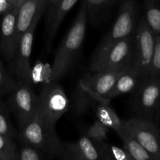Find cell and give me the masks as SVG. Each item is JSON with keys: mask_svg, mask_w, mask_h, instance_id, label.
Here are the masks:
<instances>
[{"mask_svg": "<svg viewBox=\"0 0 160 160\" xmlns=\"http://www.w3.org/2000/svg\"><path fill=\"white\" fill-rule=\"evenodd\" d=\"M87 23V9L83 2L71 28L56 51L48 83L59 81L73 67L84 43Z\"/></svg>", "mask_w": 160, "mask_h": 160, "instance_id": "cell-1", "label": "cell"}, {"mask_svg": "<svg viewBox=\"0 0 160 160\" xmlns=\"http://www.w3.org/2000/svg\"><path fill=\"white\" fill-rule=\"evenodd\" d=\"M17 138L20 143L37 147L54 159L62 158L63 145L56 128L47 125L37 115L30 121L19 126Z\"/></svg>", "mask_w": 160, "mask_h": 160, "instance_id": "cell-2", "label": "cell"}, {"mask_svg": "<svg viewBox=\"0 0 160 160\" xmlns=\"http://www.w3.org/2000/svg\"><path fill=\"white\" fill-rule=\"evenodd\" d=\"M134 35L117 41L102 51L95 52L90 62L91 71L118 70L132 65Z\"/></svg>", "mask_w": 160, "mask_h": 160, "instance_id": "cell-3", "label": "cell"}, {"mask_svg": "<svg viewBox=\"0 0 160 160\" xmlns=\"http://www.w3.org/2000/svg\"><path fill=\"white\" fill-rule=\"evenodd\" d=\"M160 105V78L143 77L138 88L133 92L131 112L134 117L155 122Z\"/></svg>", "mask_w": 160, "mask_h": 160, "instance_id": "cell-4", "label": "cell"}, {"mask_svg": "<svg viewBox=\"0 0 160 160\" xmlns=\"http://www.w3.org/2000/svg\"><path fill=\"white\" fill-rule=\"evenodd\" d=\"M69 98L57 82L45 84L38 95L37 116L48 126L56 128L58 120L69 109Z\"/></svg>", "mask_w": 160, "mask_h": 160, "instance_id": "cell-5", "label": "cell"}, {"mask_svg": "<svg viewBox=\"0 0 160 160\" xmlns=\"http://www.w3.org/2000/svg\"><path fill=\"white\" fill-rule=\"evenodd\" d=\"M156 35L142 16L138 22L134 35L132 66L136 73L142 77L149 74L154 52Z\"/></svg>", "mask_w": 160, "mask_h": 160, "instance_id": "cell-6", "label": "cell"}, {"mask_svg": "<svg viewBox=\"0 0 160 160\" xmlns=\"http://www.w3.org/2000/svg\"><path fill=\"white\" fill-rule=\"evenodd\" d=\"M138 25V6L135 0H124L110 31L106 34L95 52L108 48L117 41L134 34Z\"/></svg>", "mask_w": 160, "mask_h": 160, "instance_id": "cell-7", "label": "cell"}, {"mask_svg": "<svg viewBox=\"0 0 160 160\" xmlns=\"http://www.w3.org/2000/svg\"><path fill=\"white\" fill-rule=\"evenodd\" d=\"M6 104L17 119L19 126H21L38 114V95L34 92L31 84L19 81L15 88L10 92Z\"/></svg>", "mask_w": 160, "mask_h": 160, "instance_id": "cell-8", "label": "cell"}, {"mask_svg": "<svg viewBox=\"0 0 160 160\" xmlns=\"http://www.w3.org/2000/svg\"><path fill=\"white\" fill-rule=\"evenodd\" d=\"M124 130L144 147L152 160H160V129L154 121L132 117L124 120Z\"/></svg>", "mask_w": 160, "mask_h": 160, "instance_id": "cell-9", "label": "cell"}, {"mask_svg": "<svg viewBox=\"0 0 160 160\" xmlns=\"http://www.w3.org/2000/svg\"><path fill=\"white\" fill-rule=\"evenodd\" d=\"M45 10V9L40 11L37 14L31 26L21 36L17 43L15 53L11 62L14 73L17 75L20 81L29 84H31L32 81L30 59H31V51H32L34 32L36 31L38 23Z\"/></svg>", "mask_w": 160, "mask_h": 160, "instance_id": "cell-10", "label": "cell"}, {"mask_svg": "<svg viewBox=\"0 0 160 160\" xmlns=\"http://www.w3.org/2000/svg\"><path fill=\"white\" fill-rule=\"evenodd\" d=\"M128 67L118 70L92 72L80 79L78 84L93 97L95 102L109 103L106 99V95L112 88L120 74Z\"/></svg>", "mask_w": 160, "mask_h": 160, "instance_id": "cell-11", "label": "cell"}, {"mask_svg": "<svg viewBox=\"0 0 160 160\" xmlns=\"http://www.w3.org/2000/svg\"><path fill=\"white\" fill-rule=\"evenodd\" d=\"M17 6L3 15L0 31V52L9 62H12L17 48L16 21Z\"/></svg>", "mask_w": 160, "mask_h": 160, "instance_id": "cell-12", "label": "cell"}, {"mask_svg": "<svg viewBox=\"0 0 160 160\" xmlns=\"http://www.w3.org/2000/svg\"><path fill=\"white\" fill-rule=\"evenodd\" d=\"M63 150L61 159L97 160L99 159L98 146L87 136H82L75 142H62Z\"/></svg>", "mask_w": 160, "mask_h": 160, "instance_id": "cell-13", "label": "cell"}, {"mask_svg": "<svg viewBox=\"0 0 160 160\" xmlns=\"http://www.w3.org/2000/svg\"><path fill=\"white\" fill-rule=\"evenodd\" d=\"M48 0H27L17 6L16 21V42L19 40L29 28L34 17L40 11L46 9Z\"/></svg>", "mask_w": 160, "mask_h": 160, "instance_id": "cell-14", "label": "cell"}, {"mask_svg": "<svg viewBox=\"0 0 160 160\" xmlns=\"http://www.w3.org/2000/svg\"><path fill=\"white\" fill-rule=\"evenodd\" d=\"M143 77L136 73L133 66H130L120 74L110 92L106 95V99L110 102L111 99L125 94L133 93L140 84Z\"/></svg>", "mask_w": 160, "mask_h": 160, "instance_id": "cell-15", "label": "cell"}, {"mask_svg": "<svg viewBox=\"0 0 160 160\" xmlns=\"http://www.w3.org/2000/svg\"><path fill=\"white\" fill-rule=\"evenodd\" d=\"M78 1V0H61L56 6H52L47 33L46 48L48 50L50 49V47L62 20L65 18V16L74 6Z\"/></svg>", "mask_w": 160, "mask_h": 160, "instance_id": "cell-16", "label": "cell"}, {"mask_svg": "<svg viewBox=\"0 0 160 160\" xmlns=\"http://www.w3.org/2000/svg\"><path fill=\"white\" fill-rule=\"evenodd\" d=\"M97 119L107 128L115 131L119 136L124 131V120L119 117L109 103L95 102L93 105Z\"/></svg>", "mask_w": 160, "mask_h": 160, "instance_id": "cell-17", "label": "cell"}, {"mask_svg": "<svg viewBox=\"0 0 160 160\" xmlns=\"http://www.w3.org/2000/svg\"><path fill=\"white\" fill-rule=\"evenodd\" d=\"M119 137L123 142V148L129 153L133 160H152V158L144 147L125 130Z\"/></svg>", "mask_w": 160, "mask_h": 160, "instance_id": "cell-18", "label": "cell"}, {"mask_svg": "<svg viewBox=\"0 0 160 160\" xmlns=\"http://www.w3.org/2000/svg\"><path fill=\"white\" fill-rule=\"evenodd\" d=\"M148 26L160 34V0H144V15Z\"/></svg>", "mask_w": 160, "mask_h": 160, "instance_id": "cell-19", "label": "cell"}, {"mask_svg": "<svg viewBox=\"0 0 160 160\" xmlns=\"http://www.w3.org/2000/svg\"><path fill=\"white\" fill-rule=\"evenodd\" d=\"M98 146L99 159L102 160H133L124 148L111 145L106 142L96 144Z\"/></svg>", "mask_w": 160, "mask_h": 160, "instance_id": "cell-20", "label": "cell"}, {"mask_svg": "<svg viewBox=\"0 0 160 160\" xmlns=\"http://www.w3.org/2000/svg\"><path fill=\"white\" fill-rule=\"evenodd\" d=\"M117 0H84L87 9L88 20L91 23L98 21L106 11Z\"/></svg>", "mask_w": 160, "mask_h": 160, "instance_id": "cell-21", "label": "cell"}, {"mask_svg": "<svg viewBox=\"0 0 160 160\" xmlns=\"http://www.w3.org/2000/svg\"><path fill=\"white\" fill-rule=\"evenodd\" d=\"M95 100L79 84L73 95V111L77 115H81L92 107Z\"/></svg>", "mask_w": 160, "mask_h": 160, "instance_id": "cell-22", "label": "cell"}, {"mask_svg": "<svg viewBox=\"0 0 160 160\" xmlns=\"http://www.w3.org/2000/svg\"><path fill=\"white\" fill-rule=\"evenodd\" d=\"M54 158L33 145L21 143L16 151V160H46Z\"/></svg>", "mask_w": 160, "mask_h": 160, "instance_id": "cell-23", "label": "cell"}, {"mask_svg": "<svg viewBox=\"0 0 160 160\" xmlns=\"http://www.w3.org/2000/svg\"><path fill=\"white\" fill-rule=\"evenodd\" d=\"M0 134L14 139L17 137V131L10 119V110L7 104L0 101Z\"/></svg>", "mask_w": 160, "mask_h": 160, "instance_id": "cell-24", "label": "cell"}, {"mask_svg": "<svg viewBox=\"0 0 160 160\" xmlns=\"http://www.w3.org/2000/svg\"><path fill=\"white\" fill-rule=\"evenodd\" d=\"M109 131V128L97 119L91 126L86 128L84 135L95 144H99L107 140Z\"/></svg>", "mask_w": 160, "mask_h": 160, "instance_id": "cell-25", "label": "cell"}, {"mask_svg": "<svg viewBox=\"0 0 160 160\" xmlns=\"http://www.w3.org/2000/svg\"><path fill=\"white\" fill-rule=\"evenodd\" d=\"M17 148L14 140L0 134V157L2 160H16Z\"/></svg>", "mask_w": 160, "mask_h": 160, "instance_id": "cell-26", "label": "cell"}, {"mask_svg": "<svg viewBox=\"0 0 160 160\" xmlns=\"http://www.w3.org/2000/svg\"><path fill=\"white\" fill-rule=\"evenodd\" d=\"M19 81H14L5 68L2 62L0 60V97L10 93L17 85Z\"/></svg>", "mask_w": 160, "mask_h": 160, "instance_id": "cell-27", "label": "cell"}, {"mask_svg": "<svg viewBox=\"0 0 160 160\" xmlns=\"http://www.w3.org/2000/svg\"><path fill=\"white\" fill-rule=\"evenodd\" d=\"M148 75L160 78V34L156 35L154 52Z\"/></svg>", "mask_w": 160, "mask_h": 160, "instance_id": "cell-28", "label": "cell"}, {"mask_svg": "<svg viewBox=\"0 0 160 160\" xmlns=\"http://www.w3.org/2000/svg\"><path fill=\"white\" fill-rule=\"evenodd\" d=\"M16 7L15 5L9 0H0V14L4 15Z\"/></svg>", "mask_w": 160, "mask_h": 160, "instance_id": "cell-29", "label": "cell"}, {"mask_svg": "<svg viewBox=\"0 0 160 160\" xmlns=\"http://www.w3.org/2000/svg\"><path fill=\"white\" fill-rule=\"evenodd\" d=\"M155 123H156L158 126L160 127V105H159V109H158L157 112H156V119H155Z\"/></svg>", "mask_w": 160, "mask_h": 160, "instance_id": "cell-30", "label": "cell"}, {"mask_svg": "<svg viewBox=\"0 0 160 160\" xmlns=\"http://www.w3.org/2000/svg\"><path fill=\"white\" fill-rule=\"evenodd\" d=\"M61 0H48V3L49 2L50 4L52 5V6H56L57 3H59Z\"/></svg>", "mask_w": 160, "mask_h": 160, "instance_id": "cell-31", "label": "cell"}, {"mask_svg": "<svg viewBox=\"0 0 160 160\" xmlns=\"http://www.w3.org/2000/svg\"><path fill=\"white\" fill-rule=\"evenodd\" d=\"M9 1H10L11 2L13 3V4L15 5V6H17V3H18V2H19V0H9Z\"/></svg>", "mask_w": 160, "mask_h": 160, "instance_id": "cell-32", "label": "cell"}, {"mask_svg": "<svg viewBox=\"0 0 160 160\" xmlns=\"http://www.w3.org/2000/svg\"><path fill=\"white\" fill-rule=\"evenodd\" d=\"M25 1H27V0H19V2H18V3H17V6H18V5L21 4V3H23V2H25Z\"/></svg>", "mask_w": 160, "mask_h": 160, "instance_id": "cell-33", "label": "cell"}, {"mask_svg": "<svg viewBox=\"0 0 160 160\" xmlns=\"http://www.w3.org/2000/svg\"><path fill=\"white\" fill-rule=\"evenodd\" d=\"M0 160H2V158H1V157H0Z\"/></svg>", "mask_w": 160, "mask_h": 160, "instance_id": "cell-34", "label": "cell"}]
</instances>
